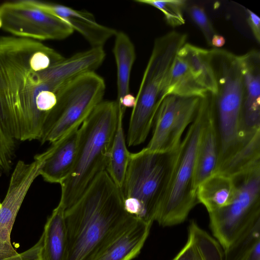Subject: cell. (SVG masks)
Listing matches in <instances>:
<instances>
[{"instance_id": "1", "label": "cell", "mask_w": 260, "mask_h": 260, "mask_svg": "<svg viewBox=\"0 0 260 260\" xmlns=\"http://www.w3.org/2000/svg\"><path fill=\"white\" fill-rule=\"evenodd\" d=\"M64 58L41 41L0 36V124L14 140L41 139L68 84L53 69Z\"/></svg>"}, {"instance_id": "2", "label": "cell", "mask_w": 260, "mask_h": 260, "mask_svg": "<svg viewBox=\"0 0 260 260\" xmlns=\"http://www.w3.org/2000/svg\"><path fill=\"white\" fill-rule=\"evenodd\" d=\"M132 215L124 210L119 188L105 171L80 198L64 209L66 260H89L104 241Z\"/></svg>"}, {"instance_id": "3", "label": "cell", "mask_w": 260, "mask_h": 260, "mask_svg": "<svg viewBox=\"0 0 260 260\" xmlns=\"http://www.w3.org/2000/svg\"><path fill=\"white\" fill-rule=\"evenodd\" d=\"M118 119L115 101H102L78 129L74 166L60 184V202L66 208L75 203L93 180L106 170Z\"/></svg>"}, {"instance_id": "4", "label": "cell", "mask_w": 260, "mask_h": 260, "mask_svg": "<svg viewBox=\"0 0 260 260\" xmlns=\"http://www.w3.org/2000/svg\"><path fill=\"white\" fill-rule=\"evenodd\" d=\"M179 146L166 152L145 147L131 153L120 189L125 211L152 224L156 221L171 178Z\"/></svg>"}, {"instance_id": "5", "label": "cell", "mask_w": 260, "mask_h": 260, "mask_svg": "<svg viewBox=\"0 0 260 260\" xmlns=\"http://www.w3.org/2000/svg\"><path fill=\"white\" fill-rule=\"evenodd\" d=\"M187 39L185 34L171 31L154 40L129 119L126 140L128 147L139 145L147 138L162 101L165 78Z\"/></svg>"}, {"instance_id": "6", "label": "cell", "mask_w": 260, "mask_h": 260, "mask_svg": "<svg viewBox=\"0 0 260 260\" xmlns=\"http://www.w3.org/2000/svg\"><path fill=\"white\" fill-rule=\"evenodd\" d=\"M210 52L216 84L213 102L220 165L235 151L240 143L243 77L238 55L220 48L211 49Z\"/></svg>"}, {"instance_id": "7", "label": "cell", "mask_w": 260, "mask_h": 260, "mask_svg": "<svg viewBox=\"0 0 260 260\" xmlns=\"http://www.w3.org/2000/svg\"><path fill=\"white\" fill-rule=\"evenodd\" d=\"M205 111V100L202 98L195 118L179 145L171 178L155 221L162 226L183 222L198 204L195 168Z\"/></svg>"}, {"instance_id": "8", "label": "cell", "mask_w": 260, "mask_h": 260, "mask_svg": "<svg viewBox=\"0 0 260 260\" xmlns=\"http://www.w3.org/2000/svg\"><path fill=\"white\" fill-rule=\"evenodd\" d=\"M106 85L95 72L83 74L61 90L57 104L40 140L42 144L52 143L79 127L95 107L103 101Z\"/></svg>"}, {"instance_id": "9", "label": "cell", "mask_w": 260, "mask_h": 260, "mask_svg": "<svg viewBox=\"0 0 260 260\" xmlns=\"http://www.w3.org/2000/svg\"><path fill=\"white\" fill-rule=\"evenodd\" d=\"M231 177L236 187L233 199L226 206L209 213L212 233L224 250L260 216V165Z\"/></svg>"}, {"instance_id": "10", "label": "cell", "mask_w": 260, "mask_h": 260, "mask_svg": "<svg viewBox=\"0 0 260 260\" xmlns=\"http://www.w3.org/2000/svg\"><path fill=\"white\" fill-rule=\"evenodd\" d=\"M0 19L2 28L12 36L39 41L63 40L74 32L65 21L40 9L31 0L1 4Z\"/></svg>"}, {"instance_id": "11", "label": "cell", "mask_w": 260, "mask_h": 260, "mask_svg": "<svg viewBox=\"0 0 260 260\" xmlns=\"http://www.w3.org/2000/svg\"><path fill=\"white\" fill-rule=\"evenodd\" d=\"M200 100L199 97H165L156 112L152 135L146 147L159 152L177 149L184 132L195 118Z\"/></svg>"}, {"instance_id": "12", "label": "cell", "mask_w": 260, "mask_h": 260, "mask_svg": "<svg viewBox=\"0 0 260 260\" xmlns=\"http://www.w3.org/2000/svg\"><path fill=\"white\" fill-rule=\"evenodd\" d=\"M49 154L47 149L26 163L19 160L12 172L6 197L0 206V248L13 251L10 235L25 197Z\"/></svg>"}, {"instance_id": "13", "label": "cell", "mask_w": 260, "mask_h": 260, "mask_svg": "<svg viewBox=\"0 0 260 260\" xmlns=\"http://www.w3.org/2000/svg\"><path fill=\"white\" fill-rule=\"evenodd\" d=\"M151 225L132 216L104 241L89 260H132L140 253Z\"/></svg>"}, {"instance_id": "14", "label": "cell", "mask_w": 260, "mask_h": 260, "mask_svg": "<svg viewBox=\"0 0 260 260\" xmlns=\"http://www.w3.org/2000/svg\"><path fill=\"white\" fill-rule=\"evenodd\" d=\"M238 58L243 77L242 139L260 131V53L251 50Z\"/></svg>"}, {"instance_id": "15", "label": "cell", "mask_w": 260, "mask_h": 260, "mask_svg": "<svg viewBox=\"0 0 260 260\" xmlns=\"http://www.w3.org/2000/svg\"><path fill=\"white\" fill-rule=\"evenodd\" d=\"M40 9L53 14L68 23L79 32L92 47H103L115 36L117 31L99 23L93 14L87 11L77 10L61 4L31 0Z\"/></svg>"}, {"instance_id": "16", "label": "cell", "mask_w": 260, "mask_h": 260, "mask_svg": "<svg viewBox=\"0 0 260 260\" xmlns=\"http://www.w3.org/2000/svg\"><path fill=\"white\" fill-rule=\"evenodd\" d=\"M204 98L205 111L196 158L194 176L196 187L216 172L219 155L213 93L209 91Z\"/></svg>"}, {"instance_id": "17", "label": "cell", "mask_w": 260, "mask_h": 260, "mask_svg": "<svg viewBox=\"0 0 260 260\" xmlns=\"http://www.w3.org/2000/svg\"><path fill=\"white\" fill-rule=\"evenodd\" d=\"M64 210L59 202L48 217L39 241L21 253L24 260H66L68 241Z\"/></svg>"}, {"instance_id": "18", "label": "cell", "mask_w": 260, "mask_h": 260, "mask_svg": "<svg viewBox=\"0 0 260 260\" xmlns=\"http://www.w3.org/2000/svg\"><path fill=\"white\" fill-rule=\"evenodd\" d=\"M78 129L51 143L49 154L40 171V175L45 181L60 184L70 174L76 156Z\"/></svg>"}, {"instance_id": "19", "label": "cell", "mask_w": 260, "mask_h": 260, "mask_svg": "<svg viewBox=\"0 0 260 260\" xmlns=\"http://www.w3.org/2000/svg\"><path fill=\"white\" fill-rule=\"evenodd\" d=\"M173 260H224V249L217 240L192 221L187 242Z\"/></svg>"}, {"instance_id": "20", "label": "cell", "mask_w": 260, "mask_h": 260, "mask_svg": "<svg viewBox=\"0 0 260 260\" xmlns=\"http://www.w3.org/2000/svg\"><path fill=\"white\" fill-rule=\"evenodd\" d=\"M236 191L233 178L215 173L197 187L198 203L203 204L209 213L220 209L230 203Z\"/></svg>"}, {"instance_id": "21", "label": "cell", "mask_w": 260, "mask_h": 260, "mask_svg": "<svg viewBox=\"0 0 260 260\" xmlns=\"http://www.w3.org/2000/svg\"><path fill=\"white\" fill-rule=\"evenodd\" d=\"M208 92L198 83L185 62L177 55L165 78L161 100L170 95L201 98Z\"/></svg>"}, {"instance_id": "22", "label": "cell", "mask_w": 260, "mask_h": 260, "mask_svg": "<svg viewBox=\"0 0 260 260\" xmlns=\"http://www.w3.org/2000/svg\"><path fill=\"white\" fill-rule=\"evenodd\" d=\"M177 55L186 64L192 76L201 86L215 94L216 84L211 61L210 50L185 43Z\"/></svg>"}, {"instance_id": "23", "label": "cell", "mask_w": 260, "mask_h": 260, "mask_svg": "<svg viewBox=\"0 0 260 260\" xmlns=\"http://www.w3.org/2000/svg\"><path fill=\"white\" fill-rule=\"evenodd\" d=\"M115 37L113 52L117 67L116 102L119 106L123 98L130 93L131 73L136 55L135 46L125 32L117 31Z\"/></svg>"}, {"instance_id": "24", "label": "cell", "mask_w": 260, "mask_h": 260, "mask_svg": "<svg viewBox=\"0 0 260 260\" xmlns=\"http://www.w3.org/2000/svg\"><path fill=\"white\" fill-rule=\"evenodd\" d=\"M260 165V131L243 141L215 173L230 177Z\"/></svg>"}, {"instance_id": "25", "label": "cell", "mask_w": 260, "mask_h": 260, "mask_svg": "<svg viewBox=\"0 0 260 260\" xmlns=\"http://www.w3.org/2000/svg\"><path fill=\"white\" fill-rule=\"evenodd\" d=\"M124 113L118 110L117 125L113 138L106 171L116 185L120 189L122 186L131 152L127 148L123 126Z\"/></svg>"}, {"instance_id": "26", "label": "cell", "mask_w": 260, "mask_h": 260, "mask_svg": "<svg viewBox=\"0 0 260 260\" xmlns=\"http://www.w3.org/2000/svg\"><path fill=\"white\" fill-rule=\"evenodd\" d=\"M260 243V216L254 219L224 250V260H244Z\"/></svg>"}, {"instance_id": "27", "label": "cell", "mask_w": 260, "mask_h": 260, "mask_svg": "<svg viewBox=\"0 0 260 260\" xmlns=\"http://www.w3.org/2000/svg\"><path fill=\"white\" fill-rule=\"evenodd\" d=\"M136 2L151 6L164 15L167 23L172 27L185 23L183 11L186 5L185 0H136Z\"/></svg>"}, {"instance_id": "28", "label": "cell", "mask_w": 260, "mask_h": 260, "mask_svg": "<svg viewBox=\"0 0 260 260\" xmlns=\"http://www.w3.org/2000/svg\"><path fill=\"white\" fill-rule=\"evenodd\" d=\"M188 10L191 18L199 27L208 43L211 45L212 38L216 32L204 9L200 6L193 5L190 6Z\"/></svg>"}, {"instance_id": "29", "label": "cell", "mask_w": 260, "mask_h": 260, "mask_svg": "<svg viewBox=\"0 0 260 260\" xmlns=\"http://www.w3.org/2000/svg\"><path fill=\"white\" fill-rule=\"evenodd\" d=\"M247 20L251 31L258 44L260 43V18L253 12L246 9Z\"/></svg>"}, {"instance_id": "30", "label": "cell", "mask_w": 260, "mask_h": 260, "mask_svg": "<svg viewBox=\"0 0 260 260\" xmlns=\"http://www.w3.org/2000/svg\"><path fill=\"white\" fill-rule=\"evenodd\" d=\"M0 260H24L21 254L15 250H7L0 248Z\"/></svg>"}, {"instance_id": "31", "label": "cell", "mask_w": 260, "mask_h": 260, "mask_svg": "<svg viewBox=\"0 0 260 260\" xmlns=\"http://www.w3.org/2000/svg\"><path fill=\"white\" fill-rule=\"evenodd\" d=\"M225 42V39L222 36L216 34L212 38L211 45L216 48H219L224 45Z\"/></svg>"}, {"instance_id": "32", "label": "cell", "mask_w": 260, "mask_h": 260, "mask_svg": "<svg viewBox=\"0 0 260 260\" xmlns=\"http://www.w3.org/2000/svg\"><path fill=\"white\" fill-rule=\"evenodd\" d=\"M2 28V21H1V20L0 19V28Z\"/></svg>"}, {"instance_id": "33", "label": "cell", "mask_w": 260, "mask_h": 260, "mask_svg": "<svg viewBox=\"0 0 260 260\" xmlns=\"http://www.w3.org/2000/svg\"><path fill=\"white\" fill-rule=\"evenodd\" d=\"M54 67H55V65H54ZM55 70H56V69H55ZM56 72H57V71H56ZM57 74H58V73H57ZM58 76H59V75H58ZM60 79H61V78H60ZM61 80H62V79H61Z\"/></svg>"}, {"instance_id": "34", "label": "cell", "mask_w": 260, "mask_h": 260, "mask_svg": "<svg viewBox=\"0 0 260 260\" xmlns=\"http://www.w3.org/2000/svg\"><path fill=\"white\" fill-rule=\"evenodd\" d=\"M1 202H0V206H1Z\"/></svg>"}]
</instances>
